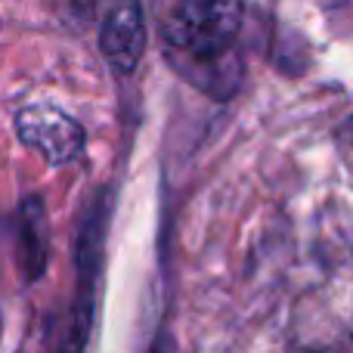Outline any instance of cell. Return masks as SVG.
I'll return each instance as SVG.
<instances>
[{
    "instance_id": "cell-1",
    "label": "cell",
    "mask_w": 353,
    "mask_h": 353,
    "mask_svg": "<svg viewBox=\"0 0 353 353\" xmlns=\"http://www.w3.org/2000/svg\"><path fill=\"white\" fill-rule=\"evenodd\" d=\"M242 16L239 0H176L161 22V37L186 62L211 65L232 50Z\"/></svg>"
},
{
    "instance_id": "cell-2",
    "label": "cell",
    "mask_w": 353,
    "mask_h": 353,
    "mask_svg": "<svg viewBox=\"0 0 353 353\" xmlns=\"http://www.w3.org/2000/svg\"><path fill=\"white\" fill-rule=\"evenodd\" d=\"M16 134L50 165H68L84 149V128L53 103H31L19 109Z\"/></svg>"
},
{
    "instance_id": "cell-3",
    "label": "cell",
    "mask_w": 353,
    "mask_h": 353,
    "mask_svg": "<svg viewBox=\"0 0 353 353\" xmlns=\"http://www.w3.org/2000/svg\"><path fill=\"white\" fill-rule=\"evenodd\" d=\"M103 226L105 214H93L87 220L84 239H81V282H78V301L72 310V329L62 344V353H84L90 341L93 325V304H97V279H99V254H103Z\"/></svg>"
},
{
    "instance_id": "cell-4",
    "label": "cell",
    "mask_w": 353,
    "mask_h": 353,
    "mask_svg": "<svg viewBox=\"0 0 353 353\" xmlns=\"http://www.w3.org/2000/svg\"><path fill=\"white\" fill-rule=\"evenodd\" d=\"M99 50L118 74L137 72L143 50H146V25H143V12L137 0H124V3L112 6V12L99 28Z\"/></svg>"
},
{
    "instance_id": "cell-5",
    "label": "cell",
    "mask_w": 353,
    "mask_h": 353,
    "mask_svg": "<svg viewBox=\"0 0 353 353\" xmlns=\"http://www.w3.org/2000/svg\"><path fill=\"white\" fill-rule=\"evenodd\" d=\"M43 230V214H41V201L28 199L22 205V239H25V267L28 276L34 279L47 263V239H41Z\"/></svg>"
},
{
    "instance_id": "cell-6",
    "label": "cell",
    "mask_w": 353,
    "mask_h": 353,
    "mask_svg": "<svg viewBox=\"0 0 353 353\" xmlns=\"http://www.w3.org/2000/svg\"><path fill=\"white\" fill-rule=\"evenodd\" d=\"M310 353H353V335L344 338V341H335L329 347H319V350H310Z\"/></svg>"
},
{
    "instance_id": "cell-7",
    "label": "cell",
    "mask_w": 353,
    "mask_h": 353,
    "mask_svg": "<svg viewBox=\"0 0 353 353\" xmlns=\"http://www.w3.org/2000/svg\"><path fill=\"white\" fill-rule=\"evenodd\" d=\"M338 140L347 143V146L353 149V115H350V118H344V124L338 128Z\"/></svg>"
}]
</instances>
